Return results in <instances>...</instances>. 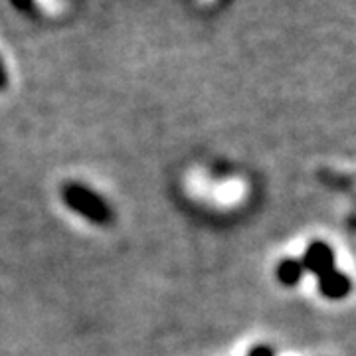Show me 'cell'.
<instances>
[{"instance_id":"cell-5","label":"cell","mask_w":356,"mask_h":356,"mask_svg":"<svg viewBox=\"0 0 356 356\" xmlns=\"http://www.w3.org/2000/svg\"><path fill=\"white\" fill-rule=\"evenodd\" d=\"M250 356H273V353H271L267 346H257V348H254V350L250 353Z\"/></svg>"},{"instance_id":"cell-4","label":"cell","mask_w":356,"mask_h":356,"mask_svg":"<svg viewBox=\"0 0 356 356\" xmlns=\"http://www.w3.org/2000/svg\"><path fill=\"white\" fill-rule=\"evenodd\" d=\"M303 266L301 261H295V259H285L281 261V266L277 267V277L283 285H295L297 281L301 280L303 275Z\"/></svg>"},{"instance_id":"cell-1","label":"cell","mask_w":356,"mask_h":356,"mask_svg":"<svg viewBox=\"0 0 356 356\" xmlns=\"http://www.w3.org/2000/svg\"><path fill=\"white\" fill-rule=\"evenodd\" d=\"M62 196H64V202L74 212L81 214L83 218H88L89 222H93V224L105 226V224H109L113 220V210L109 208V204L105 202L99 194L89 191L88 186L70 182V184L64 186Z\"/></svg>"},{"instance_id":"cell-2","label":"cell","mask_w":356,"mask_h":356,"mask_svg":"<svg viewBox=\"0 0 356 356\" xmlns=\"http://www.w3.org/2000/svg\"><path fill=\"white\" fill-rule=\"evenodd\" d=\"M301 266H303V269H309V271H313L315 275L323 277V275L334 271V255H332V252L329 250L327 243L315 242L311 243V248L307 250Z\"/></svg>"},{"instance_id":"cell-3","label":"cell","mask_w":356,"mask_h":356,"mask_svg":"<svg viewBox=\"0 0 356 356\" xmlns=\"http://www.w3.org/2000/svg\"><path fill=\"white\" fill-rule=\"evenodd\" d=\"M318 289L325 297H331V299H341L346 293L350 291V281L346 275L339 273L337 269L318 277Z\"/></svg>"}]
</instances>
